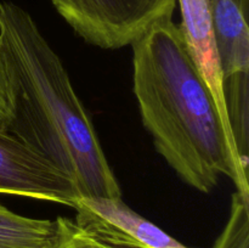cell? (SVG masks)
Instances as JSON below:
<instances>
[{"label":"cell","mask_w":249,"mask_h":248,"mask_svg":"<svg viewBox=\"0 0 249 248\" xmlns=\"http://www.w3.org/2000/svg\"><path fill=\"white\" fill-rule=\"evenodd\" d=\"M134 94L156 150L180 179L202 194L220 175L249 192L231 130L173 18L151 27L131 44Z\"/></svg>","instance_id":"obj_1"},{"label":"cell","mask_w":249,"mask_h":248,"mask_svg":"<svg viewBox=\"0 0 249 248\" xmlns=\"http://www.w3.org/2000/svg\"><path fill=\"white\" fill-rule=\"evenodd\" d=\"M0 51L12 119L6 130L74 181L82 197L122 199L94 124L60 56L27 10L0 2Z\"/></svg>","instance_id":"obj_2"},{"label":"cell","mask_w":249,"mask_h":248,"mask_svg":"<svg viewBox=\"0 0 249 248\" xmlns=\"http://www.w3.org/2000/svg\"><path fill=\"white\" fill-rule=\"evenodd\" d=\"M87 43L107 50L125 48L152 26L172 18L177 0H50Z\"/></svg>","instance_id":"obj_3"},{"label":"cell","mask_w":249,"mask_h":248,"mask_svg":"<svg viewBox=\"0 0 249 248\" xmlns=\"http://www.w3.org/2000/svg\"><path fill=\"white\" fill-rule=\"evenodd\" d=\"M0 194L74 208L82 198L74 181L16 136L0 128Z\"/></svg>","instance_id":"obj_4"},{"label":"cell","mask_w":249,"mask_h":248,"mask_svg":"<svg viewBox=\"0 0 249 248\" xmlns=\"http://www.w3.org/2000/svg\"><path fill=\"white\" fill-rule=\"evenodd\" d=\"M177 2L181 10L180 27L187 48L213 95L221 117L230 128L224 102L223 71L208 0H177Z\"/></svg>","instance_id":"obj_5"},{"label":"cell","mask_w":249,"mask_h":248,"mask_svg":"<svg viewBox=\"0 0 249 248\" xmlns=\"http://www.w3.org/2000/svg\"><path fill=\"white\" fill-rule=\"evenodd\" d=\"M223 79L249 72V0H208Z\"/></svg>","instance_id":"obj_6"},{"label":"cell","mask_w":249,"mask_h":248,"mask_svg":"<svg viewBox=\"0 0 249 248\" xmlns=\"http://www.w3.org/2000/svg\"><path fill=\"white\" fill-rule=\"evenodd\" d=\"M74 209V218L57 216L53 220L49 248H150L80 203Z\"/></svg>","instance_id":"obj_7"},{"label":"cell","mask_w":249,"mask_h":248,"mask_svg":"<svg viewBox=\"0 0 249 248\" xmlns=\"http://www.w3.org/2000/svg\"><path fill=\"white\" fill-rule=\"evenodd\" d=\"M77 203L87 207L150 248H187L162 229L129 208L123 199L82 197Z\"/></svg>","instance_id":"obj_8"},{"label":"cell","mask_w":249,"mask_h":248,"mask_svg":"<svg viewBox=\"0 0 249 248\" xmlns=\"http://www.w3.org/2000/svg\"><path fill=\"white\" fill-rule=\"evenodd\" d=\"M224 102L230 130L241 164L248 172L249 151V72L223 79Z\"/></svg>","instance_id":"obj_9"},{"label":"cell","mask_w":249,"mask_h":248,"mask_svg":"<svg viewBox=\"0 0 249 248\" xmlns=\"http://www.w3.org/2000/svg\"><path fill=\"white\" fill-rule=\"evenodd\" d=\"M55 223L19 215L0 204V248H49Z\"/></svg>","instance_id":"obj_10"},{"label":"cell","mask_w":249,"mask_h":248,"mask_svg":"<svg viewBox=\"0 0 249 248\" xmlns=\"http://www.w3.org/2000/svg\"><path fill=\"white\" fill-rule=\"evenodd\" d=\"M214 248H249V192L232 195L230 216Z\"/></svg>","instance_id":"obj_11"},{"label":"cell","mask_w":249,"mask_h":248,"mask_svg":"<svg viewBox=\"0 0 249 248\" xmlns=\"http://www.w3.org/2000/svg\"><path fill=\"white\" fill-rule=\"evenodd\" d=\"M12 119V106L4 58L0 51V128L6 130Z\"/></svg>","instance_id":"obj_12"}]
</instances>
